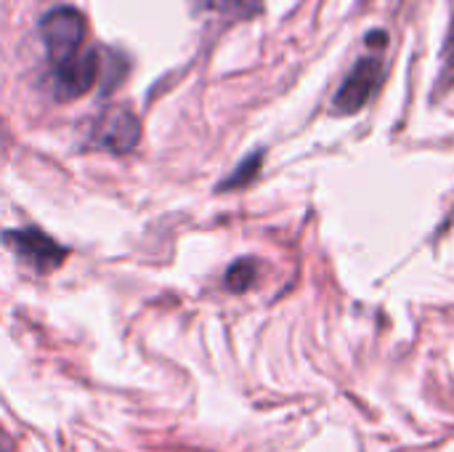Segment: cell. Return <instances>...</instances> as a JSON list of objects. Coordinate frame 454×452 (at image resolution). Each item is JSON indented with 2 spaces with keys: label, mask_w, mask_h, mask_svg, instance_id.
Returning <instances> with one entry per match:
<instances>
[{
  "label": "cell",
  "mask_w": 454,
  "mask_h": 452,
  "mask_svg": "<svg viewBox=\"0 0 454 452\" xmlns=\"http://www.w3.org/2000/svg\"><path fill=\"white\" fill-rule=\"evenodd\" d=\"M141 141V123L128 107H109L96 128H93V144L112 152V155H128Z\"/></svg>",
  "instance_id": "5b68a950"
},
{
  "label": "cell",
  "mask_w": 454,
  "mask_h": 452,
  "mask_svg": "<svg viewBox=\"0 0 454 452\" xmlns=\"http://www.w3.org/2000/svg\"><path fill=\"white\" fill-rule=\"evenodd\" d=\"M261 165H263V149H255L250 157H245L234 170H231V176H226L221 184H218V189L221 192H226V189H239V186H247L255 176H258V170H261Z\"/></svg>",
  "instance_id": "ba28073f"
},
{
  "label": "cell",
  "mask_w": 454,
  "mask_h": 452,
  "mask_svg": "<svg viewBox=\"0 0 454 452\" xmlns=\"http://www.w3.org/2000/svg\"><path fill=\"white\" fill-rule=\"evenodd\" d=\"M40 37L45 43L48 61L53 67L74 59L85 40V16L77 8L59 5L40 19Z\"/></svg>",
  "instance_id": "6da1fadb"
},
{
  "label": "cell",
  "mask_w": 454,
  "mask_h": 452,
  "mask_svg": "<svg viewBox=\"0 0 454 452\" xmlns=\"http://www.w3.org/2000/svg\"><path fill=\"white\" fill-rule=\"evenodd\" d=\"M207 11L221 13L226 19H253L261 13L263 0H200Z\"/></svg>",
  "instance_id": "52a82bcc"
},
{
  "label": "cell",
  "mask_w": 454,
  "mask_h": 452,
  "mask_svg": "<svg viewBox=\"0 0 454 452\" xmlns=\"http://www.w3.org/2000/svg\"><path fill=\"white\" fill-rule=\"evenodd\" d=\"M0 240H3L5 248L13 250V256H16L19 261H24L27 266H32V269L40 272V274L56 272V269L67 261V256H69V250H67L64 245H59L51 234H45V232L37 229V226L5 229V232L0 234Z\"/></svg>",
  "instance_id": "7a4b0ae2"
},
{
  "label": "cell",
  "mask_w": 454,
  "mask_h": 452,
  "mask_svg": "<svg viewBox=\"0 0 454 452\" xmlns=\"http://www.w3.org/2000/svg\"><path fill=\"white\" fill-rule=\"evenodd\" d=\"M383 80V64L372 56H364L354 64V69L346 75V80L340 83L333 107L338 115H354L359 109H364V104L372 99V93L378 91Z\"/></svg>",
  "instance_id": "277c9868"
},
{
  "label": "cell",
  "mask_w": 454,
  "mask_h": 452,
  "mask_svg": "<svg viewBox=\"0 0 454 452\" xmlns=\"http://www.w3.org/2000/svg\"><path fill=\"white\" fill-rule=\"evenodd\" d=\"M5 144V125H3V120H0V147Z\"/></svg>",
  "instance_id": "30bf717a"
},
{
  "label": "cell",
  "mask_w": 454,
  "mask_h": 452,
  "mask_svg": "<svg viewBox=\"0 0 454 452\" xmlns=\"http://www.w3.org/2000/svg\"><path fill=\"white\" fill-rule=\"evenodd\" d=\"M101 72V48H88L74 59L53 67V96L56 101H74L93 88Z\"/></svg>",
  "instance_id": "3957f363"
},
{
  "label": "cell",
  "mask_w": 454,
  "mask_h": 452,
  "mask_svg": "<svg viewBox=\"0 0 454 452\" xmlns=\"http://www.w3.org/2000/svg\"><path fill=\"white\" fill-rule=\"evenodd\" d=\"M101 88L104 93H112L125 77H128V56L117 48H101Z\"/></svg>",
  "instance_id": "8992f818"
},
{
  "label": "cell",
  "mask_w": 454,
  "mask_h": 452,
  "mask_svg": "<svg viewBox=\"0 0 454 452\" xmlns=\"http://www.w3.org/2000/svg\"><path fill=\"white\" fill-rule=\"evenodd\" d=\"M255 280H258V261H253V258H239L226 272V288L231 293L250 290L255 285Z\"/></svg>",
  "instance_id": "9c48e42d"
}]
</instances>
